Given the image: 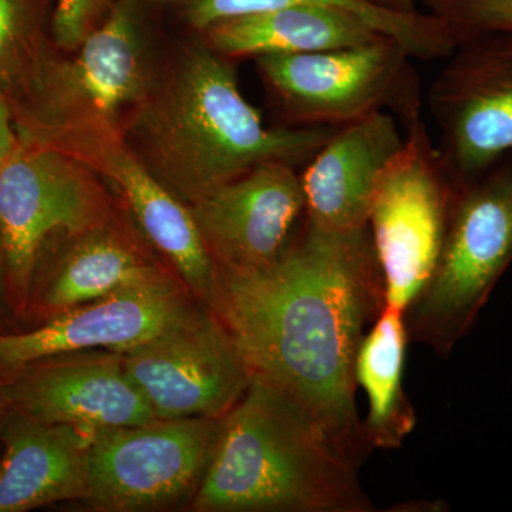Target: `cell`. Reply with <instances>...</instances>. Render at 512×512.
<instances>
[{"mask_svg": "<svg viewBox=\"0 0 512 512\" xmlns=\"http://www.w3.org/2000/svg\"><path fill=\"white\" fill-rule=\"evenodd\" d=\"M66 53L43 42L6 97L20 140L80 157L121 138L127 114L156 74L134 0H117L103 23Z\"/></svg>", "mask_w": 512, "mask_h": 512, "instance_id": "4", "label": "cell"}, {"mask_svg": "<svg viewBox=\"0 0 512 512\" xmlns=\"http://www.w3.org/2000/svg\"><path fill=\"white\" fill-rule=\"evenodd\" d=\"M357 467L274 387L252 379L221 419L195 511L375 512Z\"/></svg>", "mask_w": 512, "mask_h": 512, "instance_id": "3", "label": "cell"}, {"mask_svg": "<svg viewBox=\"0 0 512 512\" xmlns=\"http://www.w3.org/2000/svg\"><path fill=\"white\" fill-rule=\"evenodd\" d=\"M201 306L170 275L77 306L28 332H0V380L33 363L83 350L120 355L174 328Z\"/></svg>", "mask_w": 512, "mask_h": 512, "instance_id": "12", "label": "cell"}, {"mask_svg": "<svg viewBox=\"0 0 512 512\" xmlns=\"http://www.w3.org/2000/svg\"><path fill=\"white\" fill-rule=\"evenodd\" d=\"M406 144L373 198L369 231L386 306L406 313L429 284L446 238L456 188L423 119L404 128Z\"/></svg>", "mask_w": 512, "mask_h": 512, "instance_id": "8", "label": "cell"}, {"mask_svg": "<svg viewBox=\"0 0 512 512\" xmlns=\"http://www.w3.org/2000/svg\"><path fill=\"white\" fill-rule=\"evenodd\" d=\"M103 181L82 158L22 140L0 168V248L13 315H28L37 265L53 241L82 237L113 217Z\"/></svg>", "mask_w": 512, "mask_h": 512, "instance_id": "6", "label": "cell"}, {"mask_svg": "<svg viewBox=\"0 0 512 512\" xmlns=\"http://www.w3.org/2000/svg\"><path fill=\"white\" fill-rule=\"evenodd\" d=\"M8 410V407H6V404L3 403L2 396H0V412H6Z\"/></svg>", "mask_w": 512, "mask_h": 512, "instance_id": "28", "label": "cell"}, {"mask_svg": "<svg viewBox=\"0 0 512 512\" xmlns=\"http://www.w3.org/2000/svg\"><path fill=\"white\" fill-rule=\"evenodd\" d=\"M133 231L113 215L101 227L70 239V247L46 279L33 284L26 316L45 322L77 306L170 276Z\"/></svg>", "mask_w": 512, "mask_h": 512, "instance_id": "18", "label": "cell"}, {"mask_svg": "<svg viewBox=\"0 0 512 512\" xmlns=\"http://www.w3.org/2000/svg\"><path fill=\"white\" fill-rule=\"evenodd\" d=\"M94 433L8 410L0 431V512L89 497L87 453Z\"/></svg>", "mask_w": 512, "mask_h": 512, "instance_id": "17", "label": "cell"}, {"mask_svg": "<svg viewBox=\"0 0 512 512\" xmlns=\"http://www.w3.org/2000/svg\"><path fill=\"white\" fill-rule=\"evenodd\" d=\"M220 423L184 417L96 431L87 453V500L110 511L173 503L200 485Z\"/></svg>", "mask_w": 512, "mask_h": 512, "instance_id": "11", "label": "cell"}, {"mask_svg": "<svg viewBox=\"0 0 512 512\" xmlns=\"http://www.w3.org/2000/svg\"><path fill=\"white\" fill-rule=\"evenodd\" d=\"M409 50L390 36L362 45L255 59L286 127H340L389 111L404 128L421 119V86Z\"/></svg>", "mask_w": 512, "mask_h": 512, "instance_id": "7", "label": "cell"}, {"mask_svg": "<svg viewBox=\"0 0 512 512\" xmlns=\"http://www.w3.org/2000/svg\"><path fill=\"white\" fill-rule=\"evenodd\" d=\"M365 2L390 12L413 13L419 10L416 6L419 0H365Z\"/></svg>", "mask_w": 512, "mask_h": 512, "instance_id": "26", "label": "cell"}, {"mask_svg": "<svg viewBox=\"0 0 512 512\" xmlns=\"http://www.w3.org/2000/svg\"><path fill=\"white\" fill-rule=\"evenodd\" d=\"M386 308L369 227L338 232L303 218L285 254L261 271L217 268L211 312L244 353L252 379L284 394L362 466L360 342Z\"/></svg>", "mask_w": 512, "mask_h": 512, "instance_id": "1", "label": "cell"}, {"mask_svg": "<svg viewBox=\"0 0 512 512\" xmlns=\"http://www.w3.org/2000/svg\"><path fill=\"white\" fill-rule=\"evenodd\" d=\"M20 146L18 130L13 120L12 107L0 87V168L15 154Z\"/></svg>", "mask_w": 512, "mask_h": 512, "instance_id": "25", "label": "cell"}, {"mask_svg": "<svg viewBox=\"0 0 512 512\" xmlns=\"http://www.w3.org/2000/svg\"><path fill=\"white\" fill-rule=\"evenodd\" d=\"M454 45L493 32H512V0H420Z\"/></svg>", "mask_w": 512, "mask_h": 512, "instance_id": "23", "label": "cell"}, {"mask_svg": "<svg viewBox=\"0 0 512 512\" xmlns=\"http://www.w3.org/2000/svg\"><path fill=\"white\" fill-rule=\"evenodd\" d=\"M80 158L113 185L144 241L167 259L195 301L210 309L217 266L202 241L190 205L161 184L121 138L94 147Z\"/></svg>", "mask_w": 512, "mask_h": 512, "instance_id": "16", "label": "cell"}, {"mask_svg": "<svg viewBox=\"0 0 512 512\" xmlns=\"http://www.w3.org/2000/svg\"><path fill=\"white\" fill-rule=\"evenodd\" d=\"M202 36L208 46L229 60H255L362 45L383 33L348 10L289 6L222 20L204 30Z\"/></svg>", "mask_w": 512, "mask_h": 512, "instance_id": "19", "label": "cell"}, {"mask_svg": "<svg viewBox=\"0 0 512 512\" xmlns=\"http://www.w3.org/2000/svg\"><path fill=\"white\" fill-rule=\"evenodd\" d=\"M119 356L124 372L161 420L222 419L252 382L237 340L205 306Z\"/></svg>", "mask_w": 512, "mask_h": 512, "instance_id": "10", "label": "cell"}, {"mask_svg": "<svg viewBox=\"0 0 512 512\" xmlns=\"http://www.w3.org/2000/svg\"><path fill=\"white\" fill-rule=\"evenodd\" d=\"M111 0H57L53 16V42L57 49H76L94 28Z\"/></svg>", "mask_w": 512, "mask_h": 512, "instance_id": "24", "label": "cell"}, {"mask_svg": "<svg viewBox=\"0 0 512 512\" xmlns=\"http://www.w3.org/2000/svg\"><path fill=\"white\" fill-rule=\"evenodd\" d=\"M336 127L266 126L232 60L204 40L154 77L121 127L124 146L187 205L256 165L306 164Z\"/></svg>", "mask_w": 512, "mask_h": 512, "instance_id": "2", "label": "cell"}, {"mask_svg": "<svg viewBox=\"0 0 512 512\" xmlns=\"http://www.w3.org/2000/svg\"><path fill=\"white\" fill-rule=\"evenodd\" d=\"M190 208L217 268L261 271L285 254L305 218L301 174L291 164H259Z\"/></svg>", "mask_w": 512, "mask_h": 512, "instance_id": "13", "label": "cell"}, {"mask_svg": "<svg viewBox=\"0 0 512 512\" xmlns=\"http://www.w3.org/2000/svg\"><path fill=\"white\" fill-rule=\"evenodd\" d=\"M42 45L32 0H0V87L5 94L25 76Z\"/></svg>", "mask_w": 512, "mask_h": 512, "instance_id": "22", "label": "cell"}, {"mask_svg": "<svg viewBox=\"0 0 512 512\" xmlns=\"http://www.w3.org/2000/svg\"><path fill=\"white\" fill-rule=\"evenodd\" d=\"M289 6H326L356 13L383 35L399 40L414 59L444 60L454 49L446 26L430 13L390 12L365 0H188L185 18L192 28L202 33L222 20Z\"/></svg>", "mask_w": 512, "mask_h": 512, "instance_id": "21", "label": "cell"}, {"mask_svg": "<svg viewBox=\"0 0 512 512\" xmlns=\"http://www.w3.org/2000/svg\"><path fill=\"white\" fill-rule=\"evenodd\" d=\"M399 124L377 111L335 128L301 174L306 220L329 231L369 227L377 187L406 144Z\"/></svg>", "mask_w": 512, "mask_h": 512, "instance_id": "15", "label": "cell"}, {"mask_svg": "<svg viewBox=\"0 0 512 512\" xmlns=\"http://www.w3.org/2000/svg\"><path fill=\"white\" fill-rule=\"evenodd\" d=\"M426 94L437 154L454 188L512 151V32L464 40Z\"/></svg>", "mask_w": 512, "mask_h": 512, "instance_id": "9", "label": "cell"}, {"mask_svg": "<svg viewBox=\"0 0 512 512\" xmlns=\"http://www.w3.org/2000/svg\"><path fill=\"white\" fill-rule=\"evenodd\" d=\"M119 356V355H117ZM8 410L84 430L119 429L156 420L121 359L43 360L0 380Z\"/></svg>", "mask_w": 512, "mask_h": 512, "instance_id": "14", "label": "cell"}, {"mask_svg": "<svg viewBox=\"0 0 512 512\" xmlns=\"http://www.w3.org/2000/svg\"><path fill=\"white\" fill-rule=\"evenodd\" d=\"M5 311L10 312V309L8 299H6L5 271H3L2 248H0V316H2V313Z\"/></svg>", "mask_w": 512, "mask_h": 512, "instance_id": "27", "label": "cell"}, {"mask_svg": "<svg viewBox=\"0 0 512 512\" xmlns=\"http://www.w3.org/2000/svg\"><path fill=\"white\" fill-rule=\"evenodd\" d=\"M409 340L404 313L386 306L357 350L355 377L369 402L363 433L370 451L397 450L416 427V412L403 386Z\"/></svg>", "mask_w": 512, "mask_h": 512, "instance_id": "20", "label": "cell"}, {"mask_svg": "<svg viewBox=\"0 0 512 512\" xmlns=\"http://www.w3.org/2000/svg\"><path fill=\"white\" fill-rule=\"evenodd\" d=\"M511 264L512 151L456 188L439 262L404 313L409 338L450 355Z\"/></svg>", "mask_w": 512, "mask_h": 512, "instance_id": "5", "label": "cell"}]
</instances>
